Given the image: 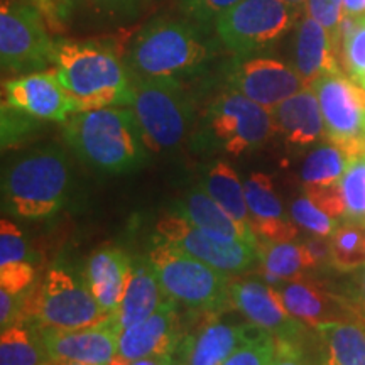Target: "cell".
Segmentation results:
<instances>
[{
    "instance_id": "cell-1",
    "label": "cell",
    "mask_w": 365,
    "mask_h": 365,
    "mask_svg": "<svg viewBox=\"0 0 365 365\" xmlns=\"http://www.w3.org/2000/svg\"><path fill=\"white\" fill-rule=\"evenodd\" d=\"M63 135L81 161L103 173H132L148 161V145L132 108L103 107L73 113Z\"/></svg>"
},
{
    "instance_id": "cell-2",
    "label": "cell",
    "mask_w": 365,
    "mask_h": 365,
    "mask_svg": "<svg viewBox=\"0 0 365 365\" xmlns=\"http://www.w3.org/2000/svg\"><path fill=\"white\" fill-rule=\"evenodd\" d=\"M54 73L81 110L130 107L134 81L127 65L107 46L58 41Z\"/></svg>"
},
{
    "instance_id": "cell-3",
    "label": "cell",
    "mask_w": 365,
    "mask_h": 365,
    "mask_svg": "<svg viewBox=\"0 0 365 365\" xmlns=\"http://www.w3.org/2000/svg\"><path fill=\"white\" fill-rule=\"evenodd\" d=\"M208 58V46L195 24L181 19L150 21L132 39L127 68L140 78H176Z\"/></svg>"
},
{
    "instance_id": "cell-4",
    "label": "cell",
    "mask_w": 365,
    "mask_h": 365,
    "mask_svg": "<svg viewBox=\"0 0 365 365\" xmlns=\"http://www.w3.org/2000/svg\"><path fill=\"white\" fill-rule=\"evenodd\" d=\"M70 170L61 149L34 150L17 159L2 180L4 205L12 215L44 218L66 202Z\"/></svg>"
},
{
    "instance_id": "cell-5",
    "label": "cell",
    "mask_w": 365,
    "mask_h": 365,
    "mask_svg": "<svg viewBox=\"0 0 365 365\" xmlns=\"http://www.w3.org/2000/svg\"><path fill=\"white\" fill-rule=\"evenodd\" d=\"M21 318L44 330H80L113 318L103 312L85 276L65 266L49 269L43 282L24 294Z\"/></svg>"
},
{
    "instance_id": "cell-6",
    "label": "cell",
    "mask_w": 365,
    "mask_h": 365,
    "mask_svg": "<svg viewBox=\"0 0 365 365\" xmlns=\"http://www.w3.org/2000/svg\"><path fill=\"white\" fill-rule=\"evenodd\" d=\"M149 261L156 269L168 298L182 307L208 314L234 308L228 274L168 242H161L150 250Z\"/></svg>"
},
{
    "instance_id": "cell-7",
    "label": "cell",
    "mask_w": 365,
    "mask_h": 365,
    "mask_svg": "<svg viewBox=\"0 0 365 365\" xmlns=\"http://www.w3.org/2000/svg\"><path fill=\"white\" fill-rule=\"evenodd\" d=\"M130 108L150 153L176 149L193 124V100L176 78L132 76Z\"/></svg>"
},
{
    "instance_id": "cell-8",
    "label": "cell",
    "mask_w": 365,
    "mask_h": 365,
    "mask_svg": "<svg viewBox=\"0 0 365 365\" xmlns=\"http://www.w3.org/2000/svg\"><path fill=\"white\" fill-rule=\"evenodd\" d=\"M276 132L271 110L235 90H228L210 103L202 120V140L210 148L232 154L261 149Z\"/></svg>"
},
{
    "instance_id": "cell-9",
    "label": "cell",
    "mask_w": 365,
    "mask_h": 365,
    "mask_svg": "<svg viewBox=\"0 0 365 365\" xmlns=\"http://www.w3.org/2000/svg\"><path fill=\"white\" fill-rule=\"evenodd\" d=\"M303 9L282 0H240L215 21L218 39L237 56L261 53L296 27Z\"/></svg>"
},
{
    "instance_id": "cell-10",
    "label": "cell",
    "mask_w": 365,
    "mask_h": 365,
    "mask_svg": "<svg viewBox=\"0 0 365 365\" xmlns=\"http://www.w3.org/2000/svg\"><path fill=\"white\" fill-rule=\"evenodd\" d=\"M41 12L33 2H2L0 61L4 70L31 75L54 65L56 43L49 38Z\"/></svg>"
},
{
    "instance_id": "cell-11",
    "label": "cell",
    "mask_w": 365,
    "mask_h": 365,
    "mask_svg": "<svg viewBox=\"0 0 365 365\" xmlns=\"http://www.w3.org/2000/svg\"><path fill=\"white\" fill-rule=\"evenodd\" d=\"M317 93L327 137L350 159L365 156V88L344 73L327 75L309 85Z\"/></svg>"
},
{
    "instance_id": "cell-12",
    "label": "cell",
    "mask_w": 365,
    "mask_h": 365,
    "mask_svg": "<svg viewBox=\"0 0 365 365\" xmlns=\"http://www.w3.org/2000/svg\"><path fill=\"white\" fill-rule=\"evenodd\" d=\"M156 230L164 242L225 274L249 271L259 259L257 247L247 242L208 234L182 215L163 217Z\"/></svg>"
},
{
    "instance_id": "cell-13",
    "label": "cell",
    "mask_w": 365,
    "mask_h": 365,
    "mask_svg": "<svg viewBox=\"0 0 365 365\" xmlns=\"http://www.w3.org/2000/svg\"><path fill=\"white\" fill-rule=\"evenodd\" d=\"M46 354L54 362L108 365L118 355L120 331L113 318L97 327L80 330H44L36 328Z\"/></svg>"
},
{
    "instance_id": "cell-14",
    "label": "cell",
    "mask_w": 365,
    "mask_h": 365,
    "mask_svg": "<svg viewBox=\"0 0 365 365\" xmlns=\"http://www.w3.org/2000/svg\"><path fill=\"white\" fill-rule=\"evenodd\" d=\"M230 299L249 323L276 340L298 344L303 335L304 323L287 312L276 287L252 279L235 281L230 284Z\"/></svg>"
},
{
    "instance_id": "cell-15",
    "label": "cell",
    "mask_w": 365,
    "mask_h": 365,
    "mask_svg": "<svg viewBox=\"0 0 365 365\" xmlns=\"http://www.w3.org/2000/svg\"><path fill=\"white\" fill-rule=\"evenodd\" d=\"M228 86L269 110L307 88L294 68L272 58H249L235 65Z\"/></svg>"
},
{
    "instance_id": "cell-16",
    "label": "cell",
    "mask_w": 365,
    "mask_h": 365,
    "mask_svg": "<svg viewBox=\"0 0 365 365\" xmlns=\"http://www.w3.org/2000/svg\"><path fill=\"white\" fill-rule=\"evenodd\" d=\"M4 103L38 120L66 122L80 105L59 83L56 73L39 71L4 83Z\"/></svg>"
},
{
    "instance_id": "cell-17",
    "label": "cell",
    "mask_w": 365,
    "mask_h": 365,
    "mask_svg": "<svg viewBox=\"0 0 365 365\" xmlns=\"http://www.w3.org/2000/svg\"><path fill=\"white\" fill-rule=\"evenodd\" d=\"M182 341L180 314L171 298L137 325L120 331L118 355L127 362L149 357H171Z\"/></svg>"
},
{
    "instance_id": "cell-18",
    "label": "cell",
    "mask_w": 365,
    "mask_h": 365,
    "mask_svg": "<svg viewBox=\"0 0 365 365\" xmlns=\"http://www.w3.org/2000/svg\"><path fill=\"white\" fill-rule=\"evenodd\" d=\"M276 289L279 291L287 312L312 328H318L325 323L352 322L354 314L359 313L349 299L335 296L318 281L307 276L286 281Z\"/></svg>"
},
{
    "instance_id": "cell-19",
    "label": "cell",
    "mask_w": 365,
    "mask_h": 365,
    "mask_svg": "<svg viewBox=\"0 0 365 365\" xmlns=\"http://www.w3.org/2000/svg\"><path fill=\"white\" fill-rule=\"evenodd\" d=\"M250 227L255 237L269 242H291L298 237V225L286 215L274 190L272 180L264 173H254L244 182Z\"/></svg>"
},
{
    "instance_id": "cell-20",
    "label": "cell",
    "mask_w": 365,
    "mask_h": 365,
    "mask_svg": "<svg viewBox=\"0 0 365 365\" xmlns=\"http://www.w3.org/2000/svg\"><path fill=\"white\" fill-rule=\"evenodd\" d=\"M293 68L307 86L322 76L341 73L335 36L308 14L296 24Z\"/></svg>"
},
{
    "instance_id": "cell-21",
    "label": "cell",
    "mask_w": 365,
    "mask_h": 365,
    "mask_svg": "<svg viewBox=\"0 0 365 365\" xmlns=\"http://www.w3.org/2000/svg\"><path fill=\"white\" fill-rule=\"evenodd\" d=\"M274 129L294 148H307L327 135L322 108L312 86L271 108Z\"/></svg>"
},
{
    "instance_id": "cell-22",
    "label": "cell",
    "mask_w": 365,
    "mask_h": 365,
    "mask_svg": "<svg viewBox=\"0 0 365 365\" xmlns=\"http://www.w3.org/2000/svg\"><path fill=\"white\" fill-rule=\"evenodd\" d=\"M168 296L164 293L156 269L148 259L132 261L129 281H127L120 308L113 317L118 331L144 322L161 307Z\"/></svg>"
},
{
    "instance_id": "cell-23",
    "label": "cell",
    "mask_w": 365,
    "mask_h": 365,
    "mask_svg": "<svg viewBox=\"0 0 365 365\" xmlns=\"http://www.w3.org/2000/svg\"><path fill=\"white\" fill-rule=\"evenodd\" d=\"M262 330L252 323H227L210 318L188 344L186 365H222L232 354Z\"/></svg>"
},
{
    "instance_id": "cell-24",
    "label": "cell",
    "mask_w": 365,
    "mask_h": 365,
    "mask_svg": "<svg viewBox=\"0 0 365 365\" xmlns=\"http://www.w3.org/2000/svg\"><path fill=\"white\" fill-rule=\"evenodd\" d=\"M132 261L124 250L102 249L86 264L85 279L105 313L115 317L124 298Z\"/></svg>"
},
{
    "instance_id": "cell-25",
    "label": "cell",
    "mask_w": 365,
    "mask_h": 365,
    "mask_svg": "<svg viewBox=\"0 0 365 365\" xmlns=\"http://www.w3.org/2000/svg\"><path fill=\"white\" fill-rule=\"evenodd\" d=\"M178 215H182L208 234L223 237V239L244 240L252 247H259V240L252 228L237 222L205 191L203 186L190 190L185 198L176 203Z\"/></svg>"
},
{
    "instance_id": "cell-26",
    "label": "cell",
    "mask_w": 365,
    "mask_h": 365,
    "mask_svg": "<svg viewBox=\"0 0 365 365\" xmlns=\"http://www.w3.org/2000/svg\"><path fill=\"white\" fill-rule=\"evenodd\" d=\"M259 259H261L264 274L274 284L293 281L304 276L309 269H317L312 252L307 244L291 242H259Z\"/></svg>"
},
{
    "instance_id": "cell-27",
    "label": "cell",
    "mask_w": 365,
    "mask_h": 365,
    "mask_svg": "<svg viewBox=\"0 0 365 365\" xmlns=\"http://www.w3.org/2000/svg\"><path fill=\"white\" fill-rule=\"evenodd\" d=\"M314 330L322 336L325 365H365V328L359 323H325Z\"/></svg>"
},
{
    "instance_id": "cell-28",
    "label": "cell",
    "mask_w": 365,
    "mask_h": 365,
    "mask_svg": "<svg viewBox=\"0 0 365 365\" xmlns=\"http://www.w3.org/2000/svg\"><path fill=\"white\" fill-rule=\"evenodd\" d=\"M202 186L234 220L250 227L245 188L230 164L223 161L212 164L205 173Z\"/></svg>"
},
{
    "instance_id": "cell-29",
    "label": "cell",
    "mask_w": 365,
    "mask_h": 365,
    "mask_svg": "<svg viewBox=\"0 0 365 365\" xmlns=\"http://www.w3.org/2000/svg\"><path fill=\"white\" fill-rule=\"evenodd\" d=\"M350 158L335 144L319 145L308 154L301 168V181L304 188H330L339 186Z\"/></svg>"
},
{
    "instance_id": "cell-30",
    "label": "cell",
    "mask_w": 365,
    "mask_h": 365,
    "mask_svg": "<svg viewBox=\"0 0 365 365\" xmlns=\"http://www.w3.org/2000/svg\"><path fill=\"white\" fill-rule=\"evenodd\" d=\"M0 365H53V360L46 354L38 333L17 322L2 330Z\"/></svg>"
},
{
    "instance_id": "cell-31",
    "label": "cell",
    "mask_w": 365,
    "mask_h": 365,
    "mask_svg": "<svg viewBox=\"0 0 365 365\" xmlns=\"http://www.w3.org/2000/svg\"><path fill=\"white\" fill-rule=\"evenodd\" d=\"M331 266L340 272H354L365 266V225L350 222L330 235Z\"/></svg>"
},
{
    "instance_id": "cell-32",
    "label": "cell",
    "mask_w": 365,
    "mask_h": 365,
    "mask_svg": "<svg viewBox=\"0 0 365 365\" xmlns=\"http://www.w3.org/2000/svg\"><path fill=\"white\" fill-rule=\"evenodd\" d=\"M339 56L352 80H365V16H345L339 31Z\"/></svg>"
},
{
    "instance_id": "cell-33",
    "label": "cell",
    "mask_w": 365,
    "mask_h": 365,
    "mask_svg": "<svg viewBox=\"0 0 365 365\" xmlns=\"http://www.w3.org/2000/svg\"><path fill=\"white\" fill-rule=\"evenodd\" d=\"M345 203V218L365 225V156L350 159L340 181Z\"/></svg>"
},
{
    "instance_id": "cell-34",
    "label": "cell",
    "mask_w": 365,
    "mask_h": 365,
    "mask_svg": "<svg viewBox=\"0 0 365 365\" xmlns=\"http://www.w3.org/2000/svg\"><path fill=\"white\" fill-rule=\"evenodd\" d=\"M291 218L312 235L330 237L339 228V220L323 212L307 195L296 198L291 205Z\"/></svg>"
},
{
    "instance_id": "cell-35",
    "label": "cell",
    "mask_w": 365,
    "mask_h": 365,
    "mask_svg": "<svg viewBox=\"0 0 365 365\" xmlns=\"http://www.w3.org/2000/svg\"><path fill=\"white\" fill-rule=\"evenodd\" d=\"M276 339L266 331L240 345L222 365H272Z\"/></svg>"
},
{
    "instance_id": "cell-36",
    "label": "cell",
    "mask_w": 365,
    "mask_h": 365,
    "mask_svg": "<svg viewBox=\"0 0 365 365\" xmlns=\"http://www.w3.org/2000/svg\"><path fill=\"white\" fill-rule=\"evenodd\" d=\"M24 234L7 218L0 222V267L17 262H31Z\"/></svg>"
},
{
    "instance_id": "cell-37",
    "label": "cell",
    "mask_w": 365,
    "mask_h": 365,
    "mask_svg": "<svg viewBox=\"0 0 365 365\" xmlns=\"http://www.w3.org/2000/svg\"><path fill=\"white\" fill-rule=\"evenodd\" d=\"M304 12L330 31L339 44V31L345 17L344 0H308Z\"/></svg>"
},
{
    "instance_id": "cell-38",
    "label": "cell",
    "mask_w": 365,
    "mask_h": 365,
    "mask_svg": "<svg viewBox=\"0 0 365 365\" xmlns=\"http://www.w3.org/2000/svg\"><path fill=\"white\" fill-rule=\"evenodd\" d=\"M240 0H180L181 11L200 24L215 22L228 9L237 6Z\"/></svg>"
},
{
    "instance_id": "cell-39",
    "label": "cell",
    "mask_w": 365,
    "mask_h": 365,
    "mask_svg": "<svg viewBox=\"0 0 365 365\" xmlns=\"http://www.w3.org/2000/svg\"><path fill=\"white\" fill-rule=\"evenodd\" d=\"M56 2L58 16L68 17L81 2L88 4L90 7H93L98 12L118 16V14H132L143 4V0H56Z\"/></svg>"
},
{
    "instance_id": "cell-40",
    "label": "cell",
    "mask_w": 365,
    "mask_h": 365,
    "mask_svg": "<svg viewBox=\"0 0 365 365\" xmlns=\"http://www.w3.org/2000/svg\"><path fill=\"white\" fill-rule=\"evenodd\" d=\"M38 118L27 115V113L17 110L11 105L2 103V145H11L19 143L21 137L33 129V122Z\"/></svg>"
},
{
    "instance_id": "cell-41",
    "label": "cell",
    "mask_w": 365,
    "mask_h": 365,
    "mask_svg": "<svg viewBox=\"0 0 365 365\" xmlns=\"http://www.w3.org/2000/svg\"><path fill=\"white\" fill-rule=\"evenodd\" d=\"M34 281V267L31 262H17L0 267V287L11 293L22 294Z\"/></svg>"
},
{
    "instance_id": "cell-42",
    "label": "cell",
    "mask_w": 365,
    "mask_h": 365,
    "mask_svg": "<svg viewBox=\"0 0 365 365\" xmlns=\"http://www.w3.org/2000/svg\"><path fill=\"white\" fill-rule=\"evenodd\" d=\"M22 303H24V293L16 294L0 287V327L2 330L21 322Z\"/></svg>"
},
{
    "instance_id": "cell-43",
    "label": "cell",
    "mask_w": 365,
    "mask_h": 365,
    "mask_svg": "<svg viewBox=\"0 0 365 365\" xmlns=\"http://www.w3.org/2000/svg\"><path fill=\"white\" fill-rule=\"evenodd\" d=\"M272 365H307V362H304L298 344L286 340H276Z\"/></svg>"
},
{
    "instance_id": "cell-44",
    "label": "cell",
    "mask_w": 365,
    "mask_h": 365,
    "mask_svg": "<svg viewBox=\"0 0 365 365\" xmlns=\"http://www.w3.org/2000/svg\"><path fill=\"white\" fill-rule=\"evenodd\" d=\"M350 293V303L354 304V308L357 309L359 313H362L365 318V266L354 271L352 281H350L349 286Z\"/></svg>"
},
{
    "instance_id": "cell-45",
    "label": "cell",
    "mask_w": 365,
    "mask_h": 365,
    "mask_svg": "<svg viewBox=\"0 0 365 365\" xmlns=\"http://www.w3.org/2000/svg\"><path fill=\"white\" fill-rule=\"evenodd\" d=\"M345 16L364 17L365 16V0H344Z\"/></svg>"
},
{
    "instance_id": "cell-46",
    "label": "cell",
    "mask_w": 365,
    "mask_h": 365,
    "mask_svg": "<svg viewBox=\"0 0 365 365\" xmlns=\"http://www.w3.org/2000/svg\"><path fill=\"white\" fill-rule=\"evenodd\" d=\"M36 7H39L43 12H48L49 16L59 17L58 16V2L56 0H31Z\"/></svg>"
},
{
    "instance_id": "cell-47",
    "label": "cell",
    "mask_w": 365,
    "mask_h": 365,
    "mask_svg": "<svg viewBox=\"0 0 365 365\" xmlns=\"http://www.w3.org/2000/svg\"><path fill=\"white\" fill-rule=\"evenodd\" d=\"M282 2L289 4V6H293V7L303 9V11H304V7H307V2H308V0H282Z\"/></svg>"
},
{
    "instance_id": "cell-48",
    "label": "cell",
    "mask_w": 365,
    "mask_h": 365,
    "mask_svg": "<svg viewBox=\"0 0 365 365\" xmlns=\"http://www.w3.org/2000/svg\"><path fill=\"white\" fill-rule=\"evenodd\" d=\"M53 365H85V364H78V362H54V360H53Z\"/></svg>"
},
{
    "instance_id": "cell-49",
    "label": "cell",
    "mask_w": 365,
    "mask_h": 365,
    "mask_svg": "<svg viewBox=\"0 0 365 365\" xmlns=\"http://www.w3.org/2000/svg\"><path fill=\"white\" fill-rule=\"evenodd\" d=\"M360 85H362V86H364V88H365V80H362V81H360Z\"/></svg>"
}]
</instances>
